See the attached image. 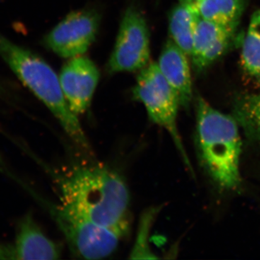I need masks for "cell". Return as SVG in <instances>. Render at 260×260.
I'll list each match as a JSON object with an SVG mask.
<instances>
[{
    "instance_id": "cell-6",
    "label": "cell",
    "mask_w": 260,
    "mask_h": 260,
    "mask_svg": "<svg viewBox=\"0 0 260 260\" xmlns=\"http://www.w3.org/2000/svg\"><path fill=\"white\" fill-rule=\"evenodd\" d=\"M150 53L146 20L138 8L129 7L121 20L108 70L109 73H116L143 69L148 64Z\"/></svg>"
},
{
    "instance_id": "cell-16",
    "label": "cell",
    "mask_w": 260,
    "mask_h": 260,
    "mask_svg": "<svg viewBox=\"0 0 260 260\" xmlns=\"http://www.w3.org/2000/svg\"><path fill=\"white\" fill-rule=\"evenodd\" d=\"M158 213V208H151L147 210L140 223L138 238L131 252V258H156L150 249L148 244L150 229L155 216Z\"/></svg>"
},
{
    "instance_id": "cell-14",
    "label": "cell",
    "mask_w": 260,
    "mask_h": 260,
    "mask_svg": "<svg viewBox=\"0 0 260 260\" xmlns=\"http://www.w3.org/2000/svg\"><path fill=\"white\" fill-rule=\"evenodd\" d=\"M199 15L192 8L179 3L169 15V31L172 41L181 50L191 57L195 27Z\"/></svg>"
},
{
    "instance_id": "cell-5",
    "label": "cell",
    "mask_w": 260,
    "mask_h": 260,
    "mask_svg": "<svg viewBox=\"0 0 260 260\" xmlns=\"http://www.w3.org/2000/svg\"><path fill=\"white\" fill-rule=\"evenodd\" d=\"M134 99L145 106L150 120L167 130L181 158L192 171L178 130L179 96L162 75L157 63H150L141 70L133 89Z\"/></svg>"
},
{
    "instance_id": "cell-11",
    "label": "cell",
    "mask_w": 260,
    "mask_h": 260,
    "mask_svg": "<svg viewBox=\"0 0 260 260\" xmlns=\"http://www.w3.org/2000/svg\"><path fill=\"white\" fill-rule=\"evenodd\" d=\"M162 75L177 92L180 105L188 107L192 98V83L188 56L172 40H169L159 57Z\"/></svg>"
},
{
    "instance_id": "cell-12",
    "label": "cell",
    "mask_w": 260,
    "mask_h": 260,
    "mask_svg": "<svg viewBox=\"0 0 260 260\" xmlns=\"http://www.w3.org/2000/svg\"><path fill=\"white\" fill-rule=\"evenodd\" d=\"M190 6L200 18L224 25H238L244 0H179Z\"/></svg>"
},
{
    "instance_id": "cell-1",
    "label": "cell",
    "mask_w": 260,
    "mask_h": 260,
    "mask_svg": "<svg viewBox=\"0 0 260 260\" xmlns=\"http://www.w3.org/2000/svg\"><path fill=\"white\" fill-rule=\"evenodd\" d=\"M42 166L55 185L59 203L98 225L127 234L129 191L119 173L100 164L61 169Z\"/></svg>"
},
{
    "instance_id": "cell-10",
    "label": "cell",
    "mask_w": 260,
    "mask_h": 260,
    "mask_svg": "<svg viewBox=\"0 0 260 260\" xmlns=\"http://www.w3.org/2000/svg\"><path fill=\"white\" fill-rule=\"evenodd\" d=\"M238 25H224L198 18L191 59L195 71L201 73L218 59L230 46Z\"/></svg>"
},
{
    "instance_id": "cell-13",
    "label": "cell",
    "mask_w": 260,
    "mask_h": 260,
    "mask_svg": "<svg viewBox=\"0 0 260 260\" xmlns=\"http://www.w3.org/2000/svg\"><path fill=\"white\" fill-rule=\"evenodd\" d=\"M241 64L244 76L249 83L260 87V10L251 16L243 40Z\"/></svg>"
},
{
    "instance_id": "cell-9",
    "label": "cell",
    "mask_w": 260,
    "mask_h": 260,
    "mask_svg": "<svg viewBox=\"0 0 260 260\" xmlns=\"http://www.w3.org/2000/svg\"><path fill=\"white\" fill-rule=\"evenodd\" d=\"M96 65L85 56H75L61 69L59 80L70 109L79 116L88 111L99 83Z\"/></svg>"
},
{
    "instance_id": "cell-3",
    "label": "cell",
    "mask_w": 260,
    "mask_h": 260,
    "mask_svg": "<svg viewBox=\"0 0 260 260\" xmlns=\"http://www.w3.org/2000/svg\"><path fill=\"white\" fill-rule=\"evenodd\" d=\"M235 118L218 112L203 98L197 102V129L200 157L214 182L225 190L242 185V139Z\"/></svg>"
},
{
    "instance_id": "cell-2",
    "label": "cell",
    "mask_w": 260,
    "mask_h": 260,
    "mask_svg": "<svg viewBox=\"0 0 260 260\" xmlns=\"http://www.w3.org/2000/svg\"><path fill=\"white\" fill-rule=\"evenodd\" d=\"M0 56L19 80L48 108L70 139L84 151L90 153V145L78 116L70 109L60 80L50 65L1 32Z\"/></svg>"
},
{
    "instance_id": "cell-4",
    "label": "cell",
    "mask_w": 260,
    "mask_h": 260,
    "mask_svg": "<svg viewBox=\"0 0 260 260\" xmlns=\"http://www.w3.org/2000/svg\"><path fill=\"white\" fill-rule=\"evenodd\" d=\"M64 236L72 254L87 259H104L113 254L126 233L102 226L59 203H51L36 193Z\"/></svg>"
},
{
    "instance_id": "cell-7",
    "label": "cell",
    "mask_w": 260,
    "mask_h": 260,
    "mask_svg": "<svg viewBox=\"0 0 260 260\" xmlns=\"http://www.w3.org/2000/svg\"><path fill=\"white\" fill-rule=\"evenodd\" d=\"M100 20L95 10L73 12L46 36L44 45L61 57L80 56L95 40Z\"/></svg>"
},
{
    "instance_id": "cell-8",
    "label": "cell",
    "mask_w": 260,
    "mask_h": 260,
    "mask_svg": "<svg viewBox=\"0 0 260 260\" xmlns=\"http://www.w3.org/2000/svg\"><path fill=\"white\" fill-rule=\"evenodd\" d=\"M61 254L60 244L44 234L31 213L18 222L13 244H0V259L54 260Z\"/></svg>"
},
{
    "instance_id": "cell-15",
    "label": "cell",
    "mask_w": 260,
    "mask_h": 260,
    "mask_svg": "<svg viewBox=\"0 0 260 260\" xmlns=\"http://www.w3.org/2000/svg\"><path fill=\"white\" fill-rule=\"evenodd\" d=\"M234 118L248 138L260 143V93L244 95L237 101Z\"/></svg>"
}]
</instances>
